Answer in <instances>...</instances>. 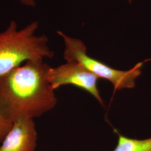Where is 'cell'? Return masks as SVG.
I'll list each match as a JSON object with an SVG mask.
<instances>
[{"label":"cell","mask_w":151,"mask_h":151,"mask_svg":"<svg viewBox=\"0 0 151 151\" xmlns=\"http://www.w3.org/2000/svg\"><path fill=\"white\" fill-rule=\"evenodd\" d=\"M48 79L55 90L66 85H72L89 92L103 106L104 101L97 86V77L76 61H67L55 68L51 67Z\"/></svg>","instance_id":"obj_4"},{"label":"cell","mask_w":151,"mask_h":151,"mask_svg":"<svg viewBox=\"0 0 151 151\" xmlns=\"http://www.w3.org/2000/svg\"><path fill=\"white\" fill-rule=\"evenodd\" d=\"M37 132L33 119H19L0 146V151H34L37 147Z\"/></svg>","instance_id":"obj_5"},{"label":"cell","mask_w":151,"mask_h":151,"mask_svg":"<svg viewBox=\"0 0 151 151\" xmlns=\"http://www.w3.org/2000/svg\"><path fill=\"white\" fill-rule=\"evenodd\" d=\"M39 27V22L34 21L19 29L12 20L0 32V77L24 62L54 57L48 45L47 37L36 34Z\"/></svg>","instance_id":"obj_2"},{"label":"cell","mask_w":151,"mask_h":151,"mask_svg":"<svg viewBox=\"0 0 151 151\" xmlns=\"http://www.w3.org/2000/svg\"><path fill=\"white\" fill-rule=\"evenodd\" d=\"M57 34L63 39L65 45L63 57L67 62H77L98 78L110 81L115 90L135 86V80L142 73L143 62L138 63L129 70H118L90 57L87 53L86 45L81 40L72 38L61 31H58Z\"/></svg>","instance_id":"obj_3"},{"label":"cell","mask_w":151,"mask_h":151,"mask_svg":"<svg viewBox=\"0 0 151 151\" xmlns=\"http://www.w3.org/2000/svg\"><path fill=\"white\" fill-rule=\"evenodd\" d=\"M50 68L43 60H30L0 77V112L6 119H34L54 108Z\"/></svg>","instance_id":"obj_1"},{"label":"cell","mask_w":151,"mask_h":151,"mask_svg":"<svg viewBox=\"0 0 151 151\" xmlns=\"http://www.w3.org/2000/svg\"><path fill=\"white\" fill-rule=\"evenodd\" d=\"M13 123L6 119L0 112V143L4 140L6 136L10 131Z\"/></svg>","instance_id":"obj_7"},{"label":"cell","mask_w":151,"mask_h":151,"mask_svg":"<svg viewBox=\"0 0 151 151\" xmlns=\"http://www.w3.org/2000/svg\"><path fill=\"white\" fill-rule=\"evenodd\" d=\"M19 2L26 7L33 8L36 6V1L35 0H18Z\"/></svg>","instance_id":"obj_8"},{"label":"cell","mask_w":151,"mask_h":151,"mask_svg":"<svg viewBox=\"0 0 151 151\" xmlns=\"http://www.w3.org/2000/svg\"><path fill=\"white\" fill-rule=\"evenodd\" d=\"M118 135V143L113 151H151V137L145 139L130 138L120 134L115 130Z\"/></svg>","instance_id":"obj_6"}]
</instances>
